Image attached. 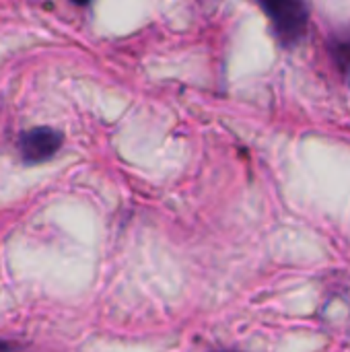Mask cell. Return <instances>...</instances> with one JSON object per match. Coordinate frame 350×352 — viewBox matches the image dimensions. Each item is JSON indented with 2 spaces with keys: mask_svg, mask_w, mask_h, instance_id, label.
<instances>
[{
  "mask_svg": "<svg viewBox=\"0 0 350 352\" xmlns=\"http://www.w3.org/2000/svg\"><path fill=\"white\" fill-rule=\"evenodd\" d=\"M260 4L285 45H295L305 37L309 23L307 0H260Z\"/></svg>",
  "mask_w": 350,
  "mask_h": 352,
  "instance_id": "obj_1",
  "label": "cell"
},
{
  "mask_svg": "<svg viewBox=\"0 0 350 352\" xmlns=\"http://www.w3.org/2000/svg\"><path fill=\"white\" fill-rule=\"evenodd\" d=\"M62 146V134L54 128L39 126L33 128L19 138V151L21 159L25 163H41L52 159Z\"/></svg>",
  "mask_w": 350,
  "mask_h": 352,
  "instance_id": "obj_2",
  "label": "cell"
},
{
  "mask_svg": "<svg viewBox=\"0 0 350 352\" xmlns=\"http://www.w3.org/2000/svg\"><path fill=\"white\" fill-rule=\"evenodd\" d=\"M332 52H334L338 64H340L344 70H350V37H340V39H336Z\"/></svg>",
  "mask_w": 350,
  "mask_h": 352,
  "instance_id": "obj_3",
  "label": "cell"
},
{
  "mask_svg": "<svg viewBox=\"0 0 350 352\" xmlns=\"http://www.w3.org/2000/svg\"><path fill=\"white\" fill-rule=\"evenodd\" d=\"M72 2H76V4H80V6H85V4H89V0H72Z\"/></svg>",
  "mask_w": 350,
  "mask_h": 352,
  "instance_id": "obj_4",
  "label": "cell"
}]
</instances>
